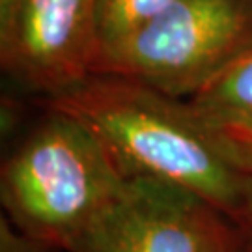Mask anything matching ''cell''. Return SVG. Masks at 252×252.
Returning a JSON list of instances; mask_svg holds the SVG:
<instances>
[{
  "label": "cell",
  "mask_w": 252,
  "mask_h": 252,
  "mask_svg": "<svg viewBox=\"0 0 252 252\" xmlns=\"http://www.w3.org/2000/svg\"><path fill=\"white\" fill-rule=\"evenodd\" d=\"M51 110L88 127L126 180L178 185L237 220L247 172L190 103L120 75L95 73L51 97Z\"/></svg>",
  "instance_id": "obj_1"
},
{
  "label": "cell",
  "mask_w": 252,
  "mask_h": 252,
  "mask_svg": "<svg viewBox=\"0 0 252 252\" xmlns=\"http://www.w3.org/2000/svg\"><path fill=\"white\" fill-rule=\"evenodd\" d=\"M95 0H0V60L23 86L51 97L99 62Z\"/></svg>",
  "instance_id": "obj_4"
},
{
  "label": "cell",
  "mask_w": 252,
  "mask_h": 252,
  "mask_svg": "<svg viewBox=\"0 0 252 252\" xmlns=\"http://www.w3.org/2000/svg\"><path fill=\"white\" fill-rule=\"evenodd\" d=\"M172 2L174 0H95L99 60Z\"/></svg>",
  "instance_id": "obj_7"
},
{
  "label": "cell",
  "mask_w": 252,
  "mask_h": 252,
  "mask_svg": "<svg viewBox=\"0 0 252 252\" xmlns=\"http://www.w3.org/2000/svg\"><path fill=\"white\" fill-rule=\"evenodd\" d=\"M53 245L19 230L9 219L0 220V252H58Z\"/></svg>",
  "instance_id": "obj_8"
},
{
  "label": "cell",
  "mask_w": 252,
  "mask_h": 252,
  "mask_svg": "<svg viewBox=\"0 0 252 252\" xmlns=\"http://www.w3.org/2000/svg\"><path fill=\"white\" fill-rule=\"evenodd\" d=\"M237 220L245 226V230L249 232V239L251 245L247 252H252V174L247 172V183H245V194H243V207L241 213L237 217Z\"/></svg>",
  "instance_id": "obj_10"
},
{
  "label": "cell",
  "mask_w": 252,
  "mask_h": 252,
  "mask_svg": "<svg viewBox=\"0 0 252 252\" xmlns=\"http://www.w3.org/2000/svg\"><path fill=\"white\" fill-rule=\"evenodd\" d=\"M209 252H247V249L235 239V235H234L232 239H228L226 243L219 245V247H215L213 251H209Z\"/></svg>",
  "instance_id": "obj_11"
},
{
  "label": "cell",
  "mask_w": 252,
  "mask_h": 252,
  "mask_svg": "<svg viewBox=\"0 0 252 252\" xmlns=\"http://www.w3.org/2000/svg\"><path fill=\"white\" fill-rule=\"evenodd\" d=\"M189 103L217 135L252 144V47L196 92Z\"/></svg>",
  "instance_id": "obj_6"
},
{
  "label": "cell",
  "mask_w": 252,
  "mask_h": 252,
  "mask_svg": "<svg viewBox=\"0 0 252 252\" xmlns=\"http://www.w3.org/2000/svg\"><path fill=\"white\" fill-rule=\"evenodd\" d=\"M126 181L88 127L51 110L6 159L0 194L19 230L69 252Z\"/></svg>",
  "instance_id": "obj_2"
},
{
  "label": "cell",
  "mask_w": 252,
  "mask_h": 252,
  "mask_svg": "<svg viewBox=\"0 0 252 252\" xmlns=\"http://www.w3.org/2000/svg\"><path fill=\"white\" fill-rule=\"evenodd\" d=\"M220 144L224 148V152L228 153V157L241 168V170L252 174V144H239V142H232L226 140L219 135Z\"/></svg>",
  "instance_id": "obj_9"
},
{
  "label": "cell",
  "mask_w": 252,
  "mask_h": 252,
  "mask_svg": "<svg viewBox=\"0 0 252 252\" xmlns=\"http://www.w3.org/2000/svg\"><path fill=\"white\" fill-rule=\"evenodd\" d=\"M251 47L252 0H174L103 54L95 73L120 75L181 99L192 97Z\"/></svg>",
  "instance_id": "obj_3"
},
{
  "label": "cell",
  "mask_w": 252,
  "mask_h": 252,
  "mask_svg": "<svg viewBox=\"0 0 252 252\" xmlns=\"http://www.w3.org/2000/svg\"><path fill=\"white\" fill-rule=\"evenodd\" d=\"M222 213L198 194L155 180H127L69 252H209L232 239Z\"/></svg>",
  "instance_id": "obj_5"
}]
</instances>
